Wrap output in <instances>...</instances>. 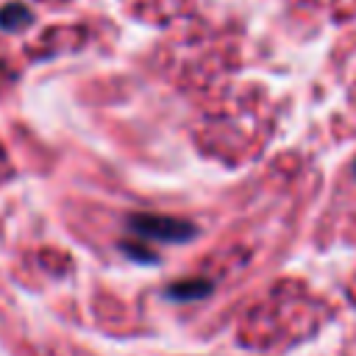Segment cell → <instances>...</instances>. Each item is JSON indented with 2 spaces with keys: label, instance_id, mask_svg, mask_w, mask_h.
Returning <instances> with one entry per match:
<instances>
[{
  "label": "cell",
  "instance_id": "cell-1",
  "mask_svg": "<svg viewBox=\"0 0 356 356\" xmlns=\"http://www.w3.org/2000/svg\"><path fill=\"white\" fill-rule=\"evenodd\" d=\"M128 228L142 236L159 239V242H184L197 234L189 220L164 217V214H134V217H128Z\"/></svg>",
  "mask_w": 356,
  "mask_h": 356
},
{
  "label": "cell",
  "instance_id": "cell-2",
  "mask_svg": "<svg viewBox=\"0 0 356 356\" xmlns=\"http://www.w3.org/2000/svg\"><path fill=\"white\" fill-rule=\"evenodd\" d=\"M209 289H211L209 281H181V284H172V286L167 289V295H170V298H178V300H189V298L206 295Z\"/></svg>",
  "mask_w": 356,
  "mask_h": 356
},
{
  "label": "cell",
  "instance_id": "cell-3",
  "mask_svg": "<svg viewBox=\"0 0 356 356\" xmlns=\"http://www.w3.org/2000/svg\"><path fill=\"white\" fill-rule=\"evenodd\" d=\"M28 19H31V14H28L22 6H17V3H11V6H6V8L0 11V25H3V28H8V31H14V28L25 25Z\"/></svg>",
  "mask_w": 356,
  "mask_h": 356
}]
</instances>
